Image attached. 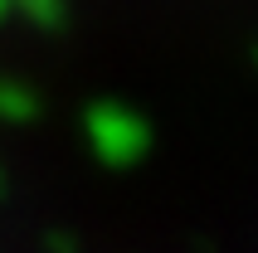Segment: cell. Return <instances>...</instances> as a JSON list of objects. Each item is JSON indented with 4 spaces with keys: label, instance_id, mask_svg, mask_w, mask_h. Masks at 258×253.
Returning <instances> with one entry per match:
<instances>
[{
    "label": "cell",
    "instance_id": "6da1fadb",
    "mask_svg": "<svg viewBox=\"0 0 258 253\" xmlns=\"http://www.w3.org/2000/svg\"><path fill=\"white\" fill-rule=\"evenodd\" d=\"M93 141L107 161H137L146 146V126L127 112H98L93 117Z\"/></svg>",
    "mask_w": 258,
    "mask_h": 253
}]
</instances>
